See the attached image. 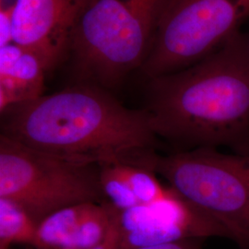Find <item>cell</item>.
<instances>
[{
	"label": "cell",
	"mask_w": 249,
	"mask_h": 249,
	"mask_svg": "<svg viewBox=\"0 0 249 249\" xmlns=\"http://www.w3.org/2000/svg\"><path fill=\"white\" fill-rule=\"evenodd\" d=\"M1 114V135L73 161L137 164L159 142L146 111L130 110L92 86L42 95Z\"/></svg>",
	"instance_id": "obj_2"
},
{
	"label": "cell",
	"mask_w": 249,
	"mask_h": 249,
	"mask_svg": "<svg viewBox=\"0 0 249 249\" xmlns=\"http://www.w3.org/2000/svg\"><path fill=\"white\" fill-rule=\"evenodd\" d=\"M150 205L152 217L144 226L124 234L119 231L123 249H142L196 238L229 239L228 233L219 223L171 187L165 196Z\"/></svg>",
	"instance_id": "obj_8"
},
{
	"label": "cell",
	"mask_w": 249,
	"mask_h": 249,
	"mask_svg": "<svg viewBox=\"0 0 249 249\" xmlns=\"http://www.w3.org/2000/svg\"><path fill=\"white\" fill-rule=\"evenodd\" d=\"M90 203L72 205L45 217L37 227L36 249H68Z\"/></svg>",
	"instance_id": "obj_10"
},
{
	"label": "cell",
	"mask_w": 249,
	"mask_h": 249,
	"mask_svg": "<svg viewBox=\"0 0 249 249\" xmlns=\"http://www.w3.org/2000/svg\"><path fill=\"white\" fill-rule=\"evenodd\" d=\"M0 197L19 205L37 224L54 212L106 200L100 164L66 160L0 135Z\"/></svg>",
	"instance_id": "obj_5"
},
{
	"label": "cell",
	"mask_w": 249,
	"mask_h": 249,
	"mask_svg": "<svg viewBox=\"0 0 249 249\" xmlns=\"http://www.w3.org/2000/svg\"><path fill=\"white\" fill-rule=\"evenodd\" d=\"M247 43H248V46H249V36H247Z\"/></svg>",
	"instance_id": "obj_18"
},
{
	"label": "cell",
	"mask_w": 249,
	"mask_h": 249,
	"mask_svg": "<svg viewBox=\"0 0 249 249\" xmlns=\"http://www.w3.org/2000/svg\"><path fill=\"white\" fill-rule=\"evenodd\" d=\"M116 216H115L114 222H113V224L111 226V229L109 231L106 240L104 241L102 244H100L99 246L86 249H123L122 244H121L120 232L118 231V228L116 226Z\"/></svg>",
	"instance_id": "obj_16"
},
{
	"label": "cell",
	"mask_w": 249,
	"mask_h": 249,
	"mask_svg": "<svg viewBox=\"0 0 249 249\" xmlns=\"http://www.w3.org/2000/svg\"><path fill=\"white\" fill-rule=\"evenodd\" d=\"M158 138L188 151L249 155V49L238 32L188 68L151 79L145 110Z\"/></svg>",
	"instance_id": "obj_1"
},
{
	"label": "cell",
	"mask_w": 249,
	"mask_h": 249,
	"mask_svg": "<svg viewBox=\"0 0 249 249\" xmlns=\"http://www.w3.org/2000/svg\"><path fill=\"white\" fill-rule=\"evenodd\" d=\"M92 0H16L13 43L36 53L46 71L62 60Z\"/></svg>",
	"instance_id": "obj_7"
},
{
	"label": "cell",
	"mask_w": 249,
	"mask_h": 249,
	"mask_svg": "<svg viewBox=\"0 0 249 249\" xmlns=\"http://www.w3.org/2000/svg\"><path fill=\"white\" fill-rule=\"evenodd\" d=\"M38 224L19 205L0 197V249L12 244H26L36 249Z\"/></svg>",
	"instance_id": "obj_11"
},
{
	"label": "cell",
	"mask_w": 249,
	"mask_h": 249,
	"mask_svg": "<svg viewBox=\"0 0 249 249\" xmlns=\"http://www.w3.org/2000/svg\"></svg>",
	"instance_id": "obj_19"
},
{
	"label": "cell",
	"mask_w": 249,
	"mask_h": 249,
	"mask_svg": "<svg viewBox=\"0 0 249 249\" xmlns=\"http://www.w3.org/2000/svg\"><path fill=\"white\" fill-rule=\"evenodd\" d=\"M138 249H195L190 244L189 240L181 241L177 243L171 244H164V245H158V246H151Z\"/></svg>",
	"instance_id": "obj_17"
},
{
	"label": "cell",
	"mask_w": 249,
	"mask_h": 249,
	"mask_svg": "<svg viewBox=\"0 0 249 249\" xmlns=\"http://www.w3.org/2000/svg\"><path fill=\"white\" fill-rule=\"evenodd\" d=\"M249 17V0H169L142 71L150 79L188 68L218 50Z\"/></svg>",
	"instance_id": "obj_6"
},
{
	"label": "cell",
	"mask_w": 249,
	"mask_h": 249,
	"mask_svg": "<svg viewBox=\"0 0 249 249\" xmlns=\"http://www.w3.org/2000/svg\"><path fill=\"white\" fill-rule=\"evenodd\" d=\"M169 0H92L71 51L83 78L113 87L142 67Z\"/></svg>",
	"instance_id": "obj_3"
},
{
	"label": "cell",
	"mask_w": 249,
	"mask_h": 249,
	"mask_svg": "<svg viewBox=\"0 0 249 249\" xmlns=\"http://www.w3.org/2000/svg\"><path fill=\"white\" fill-rule=\"evenodd\" d=\"M118 210L108 201L90 203L68 249H86L102 244L109 233Z\"/></svg>",
	"instance_id": "obj_12"
},
{
	"label": "cell",
	"mask_w": 249,
	"mask_h": 249,
	"mask_svg": "<svg viewBox=\"0 0 249 249\" xmlns=\"http://www.w3.org/2000/svg\"><path fill=\"white\" fill-rule=\"evenodd\" d=\"M45 65L31 50L14 43L0 47V110L42 96Z\"/></svg>",
	"instance_id": "obj_9"
},
{
	"label": "cell",
	"mask_w": 249,
	"mask_h": 249,
	"mask_svg": "<svg viewBox=\"0 0 249 249\" xmlns=\"http://www.w3.org/2000/svg\"><path fill=\"white\" fill-rule=\"evenodd\" d=\"M15 2L9 7H2L0 11V47L13 43V12Z\"/></svg>",
	"instance_id": "obj_15"
},
{
	"label": "cell",
	"mask_w": 249,
	"mask_h": 249,
	"mask_svg": "<svg viewBox=\"0 0 249 249\" xmlns=\"http://www.w3.org/2000/svg\"><path fill=\"white\" fill-rule=\"evenodd\" d=\"M116 163L142 204H152L165 196L167 189L160 186L152 170L127 162Z\"/></svg>",
	"instance_id": "obj_14"
},
{
	"label": "cell",
	"mask_w": 249,
	"mask_h": 249,
	"mask_svg": "<svg viewBox=\"0 0 249 249\" xmlns=\"http://www.w3.org/2000/svg\"><path fill=\"white\" fill-rule=\"evenodd\" d=\"M146 164L219 223L240 249H249V155L197 148L152 153Z\"/></svg>",
	"instance_id": "obj_4"
},
{
	"label": "cell",
	"mask_w": 249,
	"mask_h": 249,
	"mask_svg": "<svg viewBox=\"0 0 249 249\" xmlns=\"http://www.w3.org/2000/svg\"><path fill=\"white\" fill-rule=\"evenodd\" d=\"M100 183L106 200L116 210L124 211L142 204L116 162L100 164Z\"/></svg>",
	"instance_id": "obj_13"
}]
</instances>
